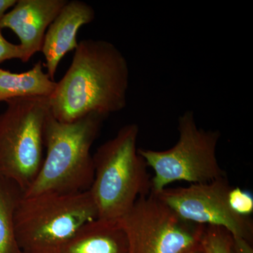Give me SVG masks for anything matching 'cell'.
Returning a JSON list of instances; mask_svg holds the SVG:
<instances>
[{"label": "cell", "mask_w": 253, "mask_h": 253, "mask_svg": "<svg viewBox=\"0 0 253 253\" xmlns=\"http://www.w3.org/2000/svg\"><path fill=\"white\" fill-rule=\"evenodd\" d=\"M139 127L126 125L93 156L94 179L89 191L99 219L118 220L151 191L147 165L137 148Z\"/></svg>", "instance_id": "cell-3"}, {"label": "cell", "mask_w": 253, "mask_h": 253, "mask_svg": "<svg viewBox=\"0 0 253 253\" xmlns=\"http://www.w3.org/2000/svg\"><path fill=\"white\" fill-rule=\"evenodd\" d=\"M129 83L127 61L116 45L84 40L49 97L50 112L58 121L73 123L91 113L107 118L126 106Z\"/></svg>", "instance_id": "cell-1"}, {"label": "cell", "mask_w": 253, "mask_h": 253, "mask_svg": "<svg viewBox=\"0 0 253 253\" xmlns=\"http://www.w3.org/2000/svg\"><path fill=\"white\" fill-rule=\"evenodd\" d=\"M0 114V177L22 194L33 184L44 161V129L49 97L18 98L6 101Z\"/></svg>", "instance_id": "cell-5"}, {"label": "cell", "mask_w": 253, "mask_h": 253, "mask_svg": "<svg viewBox=\"0 0 253 253\" xmlns=\"http://www.w3.org/2000/svg\"><path fill=\"white\" fill-rule=\"evenodd\" d=\"M98 219L89 191L74 194L21 195L14 213L23 253H50L89 221Z\"/></svg>", "instance_id": "cell-4"}, {"label": "cell", "mask_w": 253, "mask_h": 253, "mask_svg": "<svg viewBox=\"0 0 253 253\" xmlns=\"http://www.w3.org/2000/svg\"><path fill=\"white\" fill-rule=\"evenodd\" d=\"M231 253H253V249L247 240L232 236Z\"/></svg>", "instance_id": "cell-17"}, {"label": "cell", "mask_w": 253, "mask_h": 253, "mask_svg": "<svg viewBox=\"0 0 253 253\" xmlns=\"http://www.w3.org/2000/svg\"><path fill=\"white\" fill-rule=\"evenodd\" d=\"M118 221L129 253H190L201 246L206 227L182 219L151 191Z\"/></svg>", "instance_id": "cell-7"}, {"label": "cell", "mask_w": 253, "mask_h": 253, "mask_svg": "<svg viewBox=\"0 0 253 253\" xmlns=\"http://www.w3.org/2000/svg\"><path fill=\"white\" fill-rule=\"evenodd\" d=\"M22 192L0 177V253H23L15 229L14 213Z\"/></svg>", "instance_id": "cell-13"}, {"label": "cell", "mask_w": 253, "mask_h": 253, "mask_svg": "<svg viewBox=\"0 0 253 253\" xmlns=\"http://www.w3.org/2000/svg\"><path fill=\"white\" fill-rule=\"evenodd\" d=\"M106 118L91 113L75 122L61 123L49 111L44 129L46 157L36 179L22 196L89 191L94 179L90 149Z\"/></svg>", "instance_id": "cell-2"}, {"label": "cell", "mask_w": 253, "mask_h": 253, "mask_svg": "<svg viewBox=\"0 0 253 253\" xmlns=\"http://www.w3.org/2000/svg\"><path fill=\"white\" fill-rule=\"evenodd\" d=\"M0 28V63L6 60L18 59L23 62L24 52L20 44H14L6 41Z\"/></svg>", "instance_id": "cell-16"}, {"label": "cell", "mask_w": 253, "mask_h": 253, "mask_svg": "<svg viewBox=\"0 0 253 253\" xmlns=\"http://www.w3.org/2000/svg\"><path fill=\"white\" fill-rule=\"evenodd\" d=\"M67 0H18L0 20V28H9L19 38L24 52L23 62L42 48L45 31Z\"/></svg>", "instance_id": "cell-9"}, {"label": "cell", "mask_w": 253, "mask_h": 253, "mask_svg": "<svg viewBox=\"0 0 253 253\" xmlns=\"http://www.w3.org/2000/svg\"><path fill=\"white\" fill-rule=\"evenodd\" d=\"M94 9L84 1H68L51 23L44 36L41 51L45 59L44 67L54 81L61 60L78 45V32L84 25L94 21Z\"/></svg>", "instance_id": "cell-10"}, {"label": "cell", "mask_w": 253, "mask_h": 253, "mask_svg": "<svg viewBox=\"0 0 253 253\" xmlns=\"http://www.w3.org/2000/svg\"><path fill=\"white\" fill-rule=\"evenodd\" d=\"M190 253H204V251H203L202 247H201V244L200 247L198 248V249H196V250H194V251H193L192 252Z\"/></svg>", "instance_id": "cell-19"}, {"label": "cell", "mask_w": 253, "mask_h": 253, "mask_svg": "<svg viewBox=\"0 0 253 253\" xmlns=\"http://www.w3.org/2000/svg\"><path fill=\"white\" fill-rule=\"evenodd\" d=\"M17 0H0V20L2 18L6 11L16 4Z\"/></svg>", "instance_id": "cell-18"}, {"label": "cell", "mask_w": 253, "mask_h": 253, "mask_svg": "<svg viewBox=\"0 0 253 253\" xmlns=\"http://www.w3.org/2000/svg\"><path fill=\"white\" fill-rule=\"evenodd\" d=\"M231 189L225 176L186 187L166 188L156 195L182 219L201 225L224 228L233 236L251 242L253 221L231 209L228 201Z\"/></svg>", "instance_id": "cell-8"}, {"label": "cell", "mask_w": 253, "mask_h": 253, "mask_svg": "<svg viewBox=\"0 0 253 253\" xmlns=\"http://www.w3.org/2000/svg\"><path fill=\"white\" fill-rule=\"evenodd\" d=\"M39 61L28 71L13 73L0 68V101L26 97H50L56 82L43 71Z\"/></svg>", "instance_id": "cell-12"}, {"label": "cell", "mask_w": 253, "mask_h": 253, "mask_svg": "<svg viewBox=\"0 0 253 253\" xmlns=\"http://www.w3.org/2000/svg\"><path fill=\"white\" fill-rule=\"evenodd\" d=\"M231 209L239 215L249 217L253 212V198L248 191L239 187H231L228 196Z\"/></svg>", "instance_id": "cell-15"}, {"label": "cell", "mask_w": 253, "mask_h": 253, "mask_svg": "<svg viewBox=\"0 0 253 253\" xmlns=\"http://www.w3.org/2000/svg\"><path fill=\"white\" fill-rule=\"evenodd\" d=\"M50 253H129V245L118 220L98 218Z\"/></svg>", "instance_id": "cell-11"}, {"label": "cell", "mask_w": 253, "mask_h": 253, "mask_svg": "<svg viewBox=\"0 0 253 253\" xmlns=\"http://www.w3.org/2000/svg\"><path fill=\"white\" fill-rule=\"evenodd\" d=\"M232 235L224 228L206 226L201 239L204 253H231Z\"/></svg>", "instance_id": "cell-14"}, {"label": "cell", "mask_w": 253, "mask_h": 253, "mask_svg": "<svg viewBox=\"0 0 253 253\" xmlns=\"http://www.w3.org/2000/svg\"><path fill=\"white\" fill-rule=\"evenodd\" d=\"M177 129L179 139L170 149H138L148 167L154 170L151 178L154 194H158L174 181L201 184L226 176L217 157L220 131L199 127L191 110L178 118Z\"/></svg>", "instance_id": "cell-6"}]
</instances>
